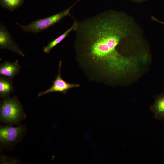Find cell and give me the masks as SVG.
I'll use <instances>...</instances> for the list:
<instances>
[{
    "label": "cell",
    "instance_id": "cell-1",
    "mask_svg": "<svg viewBox=\"0 0 164 164\" xmlns=\"http://www.w3.org/2000/svg\"><path fill=\"white\" fill-rule=\"evenodd\" d=\"M78 22L76 58L91 80L99 82L107 76L120 78L136 70L138 60L123 56L118 49L132 31L120 12L107 11Z\"/></svg>",
    "mask_w": 164,
    "mask_h": 164
},
{
    "label": "cell",
    "instance_id": "cell-2",
    "mask_svg": "<svg viewBox=\"0 0 164 164\" xmlns=\"http://www.w3.org/2000/svg\"><path fill=\"white\" fill-rule=\"evenodd\" d=\"M73 6V5L53 15L34 21L26 26H23L16 23L26 32L37 33L58 22L66 16H70V11Z\"/></svg>",
    "mask_w": 164,
    "mask_h": 164
},
{
    "label": "cell",
    "instance_id": "cell-3",
    "mask_svg": "<svg viewBox=\"0 0 164 164\" xmlns=\"http://www.w3.org/2000/svg\"><path fill=\"white\" fill-rule=\"evenodd\" d=\"M0 118L7 123L18 121L22 114V110L18 99L14 97L5 99L0 105Z\"/></svg>",
    "mask_w": 164,
    "mask_h": 164
},
{
    "label": "cell",
    "instance_id": "cell-4",
    "mask_svg": "<svg viewBox=\"0 0 164 164\" xmlns=\"http://www.w3.org/2000/svg\"><path fill=\"white\" fill-rule=\"evenodd\" d=\"M61 61H60L59 63L58 73L53 82L52 86L46 91L40 92L38 95V97L52 92H60L65 94L70 89L80 86L79 84L68 83L62 78L61 76Z\"/></svg>",
    "mask_w": 164,
    "mask_h": 164
},
{
    "label": "cell",
    "instance_id": "cell-5",
    "mask_svg": "<svg viewBox=\"0 0 164 164\" xmlns=\"http://www.w3.org/2000/svg\"><path fill=\"white\" fill-rule=\"evenodd\" d=\"M0 48L8 49L23 57L25 56L3 24L0 26Z\"/></svg>",
    "mask_w": 164,
    "mask_h": 164
},
{
    "label": "cell",
    "instance_id": "cell-6",
    "mask_svg": "<svg viewBox=\"0 0 164 164\" xmlns=\"http://www.w3.org/2000/svg\"><path fill=\"white\" fill-rule=\"evenodd\" d=\"M23 128L22 126L1 127L0 129V141L4 144L14 143L19 138L22 133Z\"/></svg>",
    "mask_w": 164,
    "mask_h": 164
},
{
    "label": "cell",
    "instance_id": "cell-7",
    "mask_svg": "<svg viewBox=\"0 0 164 164\" xmlns=\"http://www.w3.org/2000/svg\"><path fill=\"white\" fill-rule=\"evenodd\" d=\"M20 67L17 60L15 62L5 61L0 65V75L12 79L19 72Z\"/></svg>",
    "mask_w": 164,
    "mask_h": 164
},
{
    "label": "cell",
    "instance_id": "cell-8",
    "mask_svg": "<svg viewBox=\"0 0 164 164\" xmlns=\"http://www.w3.org/2000/svg\"><path fill=\"white\" fill-rule=\"evenodd\" d=\"M150 108L155 119L164 120V93L156 97Z\"/></svg>",
    "mask_w": 164,
    "mask_h": 164
},
{
    "label": "cell",
    "instance_id": "cell-9",
    "mask_svg": "<svg viewBox=\"0 0 164 164\" xmlns=\"http://www.w3.org/2000/svg\"><path fill=\"white\" fill-rule=\"evenodd\" d=\"M77 26L78 21L75 20L70 28L57 38L50 42L46 46L43 47L44 52L46 53H49L53 48L62 41L71 32L75 31L77 29Z\"/></svg>",
    "mask_w": 164,
    "mask_h": 164
},
{
    "label": "cell",
    "instance_id": "cell-10",
    "mask_svg": "<svg viewBox=\"0 0 164 164\" xmlns=\"http://www.w3.org/2000/svg\"><path fill=\"white\" fill-rule=\"evenodd\" d=\"M11 79L1 76L0 78V96L6 97L13 91V84Z\"/></svg>",
    "mask_w": 164,
    "mask_h": 164
},
{
    "label": "cell",
    "instance_id": "cell-11",
    "mask_svg": "<svg viewBox=\"0 0 164 164\" xmlns=\"http://www.w3.org/2000/svg\"><path fill=\"white\" fill-rule=\"evenodd\" d=\"M24 2V0H0L1 7L11 12L20 7Z\"/></svg>",
    "mask_w": 164,
    "mask_h": 164
},
{
    "label": "cell",
    "instance_id": "cell-12",
    "mask_svg": "<svg viewBox=\"0 0 164 164\" xmlns=\"http://www.w3.org/2000/svg\"><path fill=\"white\" fill-rule=\"evenodd\" d=\"M152 18L154 20L157 21L159 23H161V24H162L164 25V22H162L159 20L158 19H157L156 18L154 17H152Z\"/></svg>",
    "mask_w": 164,
    "mask_h": 164
},
{
    "label": "cell",
    "instance_id": "cell-13",
    "mask_svg": "<svg viewBox=\"0 0 164 164\" xmlns=\"http://www.w3.org/2000/svg\"><path fill=\"white\" fill-rule=\"evenodd\" d=\"M132 0L135 2H143L144 1H145L146 0Z\"/></svg>",
    "mask_w": 164,
    "mask_h": 164
}]
</instances>
